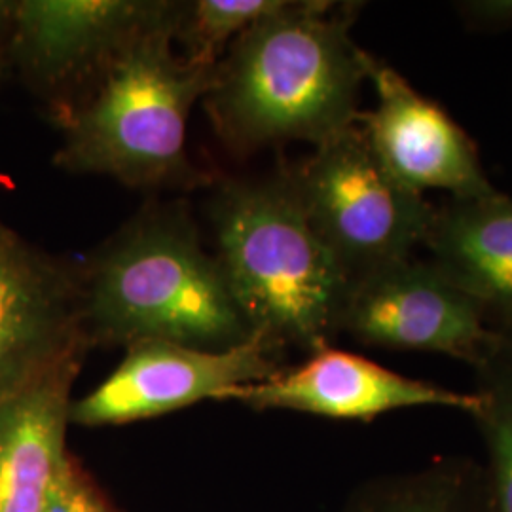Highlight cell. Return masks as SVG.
<instances>
[{
  "instance_id": "obj_1",
  "label": "cell",
  "mask_w": 512,
  "mask_h": 512,
  "mask_svg": "<svg viewBox=\"0 0 512 512\" xmlns=\"http://www.w3.org/2000/svg\"><path fill=\"white\" fill-rule=\"evenodd\" d=\"M359 4L287 0L236 38L203 97L234 156L291 141L313 148L357 124L365 52L351 38Z\"/></svg>"
},
{
  "instance_id": "obj_2",
  "label": "cell",
  "mask_w": 512,
  "mask_h": 512,
  "mask_svg": "<svg viewBox=\"0 0 512 512\" xmlns=\"http://www.w3.org/2000/svg\"><path fill=\"white\" fill-rule=\"evenodd\" d=\"M90 344L228 349L255 338L186 203L152 202L78 266Z\"/></svg>"
},
{
  "instance_id": "obj_3",
  "label": "cell",
  "mask_w": 512,
  "mask_h": 512,
  "mask_svg": "<svg viewBox=\"0 0 512 512\" xmlns=\"http://www.w3.org/2000/svg\"><path fill=\"white\" fill-rule=\"evenodd\" d=\"M179 2L141 29L116 54L92 90L55 126L63 141L57 167L105 175L141 190H196L213 179L186 150L190 110L211 90L217 65L175 54Z\"/></svg>"
},
{
  "instance_id": "obj_4",
  "label": "cell",
  "mask_w": 512,
  "mask_h": 512,
  "mask_svg": "<svg viewBox=\"0 0 512 512\" xmlns=\"http://www.w3.org/2000/svg\"><path fill=\"white\" fill-rule=\"evenodd\" d=\"M209 219L213 255L253 334L283 353L332 346L351 283L311 228L289 165L222 179Z\"/></svg>"
},
{
  "instance_id": "obj_5",
  "label": "cell",
  "mask_w": 512,
  "mask_h": 512,
  "mask_svg": "<svg viewBox=\"0 0 512 512\" xmlns=\"http://www.w3.org/2000/svg\"><path fill=\"white\" fill-rule=\"evenodd\" d=\"M289 171L311 228L349 283L414 256L427 238L435 205L385 169L359 124Z\"/></svg>"
},
{
  "instance_id": "obj_6",
  "label": "cell",
  "mask_w": 512,
  "mask_h": 512,
  "mask_svg": "<svg viewBox=\"0 0 512 512\" xmlns=\"http://www.w3.org/2000/svg\"><path fill=\"white\" fill-rule=\"evenodd\" d=\"M167 0H18L2 50L8 74L46 103L57 124L88 95L116 54Z\"/></svg>"
},
{
  "instance_id": "obj_7",
  "label": "cell",
  "mask_w": 512,
  "mask_h": 512,
  "mask_svg": "<svg viewBox=\"0 0 512 512\" xmlns=\"http://www.w3.org/2000/svg\"><path fill=\"white\" fill-rule=\"evenodd\" d=\"M342 332L368 348L439 353L471 368L497 336L469 294L435 262L414 256L351 283Z\"/></svg>"
},
{
  "instance_id": "obj_8",
  "label": "cell",
  "mask_w": 512,
  "mask_h": 512,
  "mask_svg": "<svg viewBox=\"0 0 512 512\" xmlns=\"http://www.w3.org/2000/svg\"><path fill=\"white\" fill-rule=\"evenodd\" d=\"M283 351L255 336L228 349L190 348L143 340L126 348L122 363L86 397L73 401L71 423L86 427L150 420L205 399L272 378Z\"/></svg>"
},
{
  "instance_id": "obj_9",
  "label": "cell",
  "mask_w": 512,
  "mask_h": 512,
  "mask_svg": "<svg viewBox=\"0 0 512 512\" xmlns=\"http://www.w3.org/2000/svg\"><path fill=\"white\" fill-rule=\"evenodd\" d=\"M366 82L376 107L361 112L357 124L385 169L406 188L448 192L456 200L490 198V183L473 139L458 122L421 95L384 59L365 52Z\"/></svg>"
},
{
  "instance_id": "obj_10",
  "label": "cell",
  "mask_w": 512,
  "mask_h": 512,
  "mask_svg": "<svg viewBox=\"0 0 512 512\" xmlns=\"http://www.w3.org/2000/svg\"><path fill=\"white\" fill-rule=\"evenodd\" d=\"M80 346L92 344L78 266L40 249L0 217V403Z\"/></svg>"
},
{
  "instance_id": "obj_11",
  "label": "cell",
  "mask_w": 512,
  "mask_h": 512,
  "mask_svg": "<svg viewBox=\"0 0 512 512\" xmlns=\"http://www.w3.org/2000/svg\"><path fill=\"white\" fill-rule=\"evenodd\" d=\"M220 401L344 421H374L408 408H448L471 416L476 408L473 391L410 378L332 346L313 351L300 365L285 366L268 380L236 387Z\"/></svg>"
},
{
  "instance_id": "obj_12",
  "label": "cell",
  "mask_w": 512,
  "mask_h": 512,
  "mask_svg": "<svg viewBox=\"0 0 512 512\" xmlns=\"http://www.w3.org/2000/svg\"><path fill=\"white\" fill-rule=\"evenodd\" d=\"M90 346L40 370L0 403V512H44L69 456L74 380Z\"/></svg>"
},
{
  "instance_id": "obj_13",
  "label": "cell",
  "mask_w": 512,
  "mask_h": 512,
  "mask_svg": "<svg viewBox=\"0 0 512 512\" xmlns=\"http://www.w3.org/2000/svg\"><path fill=\"white\" fill-rule=\"evenodd\" d=\"M423 247L494 329H512V198H450L435 207Z\"/></svg>"
},
{
  "instance_id": "obj_14",
  "label": "cell",
  "mask_w": 512,
  "mask_h": 512,
  "mask_svg": "<svg viewBox=\"0 0 512 512\" xmlns=\"http://www.w3.org/2000/svg\"><path fill=\"white\" fill-rule=\"evenodd\" d=\"M342 512H497V507L484 461L448 456L368 480Z\"/></svg>"
},
{
  "instance_id": "obj_15",
  "label": "cell",
  "mask_w": 512,
  "mask_h": 512,
  "mask_svg": "<svg viewBox=\"0 0 512 512\" xmlns=\"http://www.w3.org/2000/svg\"><path fill=\"white\" fill-rule=\"evenodd\" d=\"M475 370L471 418L486 448L497 512H512V329L497 330L495 342Z\"/></svg>"
},
{
  "instance_id": "obj_16",
  "label": "cell",
  "mask_w": 512,
  "mask_h": 512,
  "mask_svg": "<svg viewBox=\"0 0 512 512\" xmlns=\"http://www.w3.org/2000/svg\"><path fill=\"white\" fill-rule=\"evenodd\" d=\"M287 0H184L173 38L194 65L215 67L230 44L260 19L279 12Z\"/></svg>"
},
{
  "instance_id": "obj_17",
  "label": "cell",
  "mask_w": 512,
  "mask_h": 512,
  "mask_svg": "<svg viewBox=\"0 0 512 512\" xmlns=\"http://www.w3.org/2000/svg\"><path fill=\"white\" fill-rule=\"evenodd\" d=\"M44 512H114L82 465L69 454Z\"/></svg>"
},
{
  "instance_id": "obj_18",
  "label": "cell",
  "mask_w": 512,
  "mask_h": 512,
  "mask_svg": "<svg viewBox=\"0 0 512 512\" xmlns=\"http://www.w3.org/2000/svg\"><path fill=\"white\" fill-rule=\"evenodd\" d=\"M454 10L467 29L501 33L512 29V0H461Z\"/></svg>"
},
{
  "instance_id": "obj_19",
  "label": "cell",
  "mask_w": 512,
  "mask_h": 512,
  "mask_svg": "<svg viewBox=\"0 0 512 512\" xmlns=\"http://www.w3.org/2000/svg\"><path fill=\"white\" fill-rule=\"evenodd\" d=\"M16 10H18V0H0V54L12 35Z\"/></svg>"
},
{
  "instance_id": "obj_20",
  "label": "cell",
  "mask_w": 512,
  "mask_h": 512,
  "mask_svg": "<svg viewBox=\"0 0 512 512\" xmlns=\"http://www.w3.org/2000/svg\"><path fill=\"white\" fill-rule=\"evenodd\" d=\"M6 76H8V71H6V65H4V61H2V57H0V84L4 82Z\"/></svg>"
}]
</instances>
